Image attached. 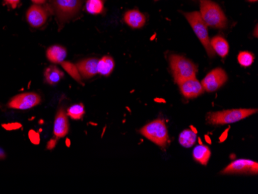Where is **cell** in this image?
I'll list each match as a JSON object with an SVG mask.
<instances>
[{"label": "cell", "instance_id": "cell-17", "mask_svg": "<svg viewBox=\"0 0 258 194\" xmlns=\"http://www.w3.org/2000/svg\"><path fill=\"white\" fill-rule=\"evenodd\" d=\"M64 77V74L56 66H50L46 68L44 72V79L46 83L50 85H55L61 81Z\"/></svg>", "mask_w": 258, "mask_h": 194}, {"label": "cell", "instance_id": "cell-6", "mask_svg": "<svg viewBox=\"0 0 258 194\" xmlns=\"http://www.w3.org/2000/svg\"><path fill=\"white\" fill-rule=\"evenodd\" d=\"M184 16L189 22L199 40H201L208 56L213 58L215 56V52L214 51L210 44L207 26L203 20L201 14L199 12L186 13L184 14Z\"/></svg>", "mask_w": 258, "mask_h": 194}, {"label": "cell", "instance_id": "cell-11", "mask_svg": "<svg viewBox=\"0 0 258 194\" xmlns=\"http://www.w3.org/2000/svg\"><path fill=\"white\" fill-rule=\"evenodd\" d=\"M181 93L187 99L197 98L204 94V89L201 82L196 78L184 80L178 84Z\"/></svg>", "mask_w": 258, "mask_h": 194}, {"label": "cell", "instance_id": "cell-25", "mask_svg": "<svg viewBox=\"0 0 258 194\" xmlns=\"http://www.w3.org/2000/svg\"><path fill=\"white\" fill-rule=\"evenodd\" d=\"M4 1L13 9L17 8L20 2V0H4Z\"/></svg>", "mask_w": 258, "mask_h": 194}, {"label": "cell", "instance_id": "cell-23", "mask_svg": "<svg viewBox=\"0 0 258 194\" xmlns=\"http://www.w3.org/2000/svg\"><path fill=\"white\" fill-rule=\"evenodd\" d=\"M61 66L73 79H75L78 83L82 84V82H81V75L76 65L74 64L72 62L63 61L61 63Z\"/></svg>", "mask_w": 258, "mask_h": 194}, {"label": "cell", "instance_id": "cell-30", "mask_svg": "<svg viewBox=\"0 0 258 194\" xmlns=\"http://www.w3.org/2000/svg\"><path fill=\"white\" fill-rule=\"evenodd\" d=\"M156 1H158V0H156Z\"/></svg>", "mask_w": 258, "mask_h": 194}, {"label": "cell", "instance_id": "cell-1", "mask_svg": "<svg viewBox=\"0 0 258 194\" xmlns=\"http://www.w3.org/2000/svg\"><path fill=\"white\" fill-rule=\"evenodd\" d=\"M83 2L84 0H49L46 6L61 26L78 15Z\"/></svg>", "mask_w": 258, "mask_h": 194}, {"label": "cell", "instance_id": "cell-15", "mask_svg": "<svg viewBox=\"0 0 258 194\" xmlns=\"http://www.w3.org/2000/svg\"><path fill=\"white\" fill-rule=\"evenodd\" d=\"M67 50L60 45H53L46 50V58L53 63H61L67 57Z\"/></svg>", "mask_w": 258, "mask_h": 194}, {"label": "cell", "instance_id": "cell-3", "mask_svg": "<svg viewBox=\"0 0 258 194\" xmlns=\"http://www.w3.org/2000/svg\"><path fill=\"white\" fill-rule=\"evenodd\" d=\"M201 17L207 27L216 29L226 28L227 19L220 6L210 0H201Z\"/></svg>", "mask_w": 258, "mask_h": 194}, {"label": "cell", "instance_id": "cell-12", "mask_svg": "<svg viewBox=\"0 0 258 194\" xmlns=\"http://www.w3.org/2000/svg\"><path fill=\"white\" fill-rule=\"evenodd\" d=\"M69 133V121L68 114L64 108L58 109L55 116L54 125H53V134L57 140L63 138Z\"/></svg>", "mask_w": 258, "mask_h": 194}, {"label": "cell", "instance_id": "cell-10", "mask_svg": "<svg viewBox=\"0 0 258 194\" xmlns=\"http://www.w3.org/2000/svg\"><path fill=\"white\" fill-rule=\"evenodd\" d=\"M50 14L51 12L47 6L42 7L41 5L34 4L27 10L26 18L32 27L40 28L46 24Z\"/></svg>", "mask_w": 258, "mask_h": 194}, {"label": "cell", "instance_id": "cell-29", "mask_svg": "<svg viewBox=\"0 0 258 194\" xmlns=\"http://www.w3.org/2000/svg\"><path fill=\"white\" fill-rule=\"evenodd\" d=\"M248 1H250V2H256L257 0H248Z\"/></svg>", "mask_w": 258, "mask_h": 194}, {"label": "cell", "instance_id": "cell-28", "mask_svg": "<svg viewBox=\"0 0 258 194\" xmlns=\"http://www.w3.org/2000/svg\"><path fill=\"white\" fill-rule=\"evenodd\" d=\"M6 157H7V155H6L5 152L0 148V159H6Z\"/></svg>", "mask_w": 258, "mask_h": 194}, {"label": "cell", "instance_id": "cell-9", "mask_svg": "<svg viewBox=\"0 0 258 194\" xmlns=\"http://www.w3.org/2000/svg\"><path fill=\"white\" fill-rule=\"evenodd\" d=\"M228 80L227 73L222 68H216L207 74V76L203 80V88L204 91L214 92L220 89Z\"/></svg>", "mask_w": 258, "mask_h": 194}, {"label": "cell", "instance_id": "cell-21", "mask_svg": "<svg viewBox=\"0 0 258 194\" xmlns=\"http://www.w3.org/2000/svg\"><path fill=\"white\" fill-rule=\"evenodd\" d=\"M86 10L88 14L92 15L102 14L104 10V0H88L86 3Z\"/></svg>", "mask_w": 258, "mask_h": 194}, {"label": "cell", "instance_id": "cell-8", "mask_svg": "<svg viewBox=\"0 0 258 194\" xmlns=\"http://www.w3.org/2000/svg\"><path fill=\"white\" fill-rule=\"evenodd\" d=\"M258 173V163L250 159H237L232 162L224 170L223 175L250 174L256 175Z\"/></svg>", "mask_w": 258, "mask_h": 194}, {"label": "cell", "instance_id": "cell-22", "mask_svg": "<svg viewBox=\"0 0 258 194\" xmlns=\"http://www.w3.org/2000/svg\"><path fill=\"white\" fill-rule=\"evenodd\" d=\"M67 114L72 119H81L85 114V106L83 104H75L68 108Z\"/></svg>", "mask_w": 258, "mask_h": 194}, {"label": "cell", "instance_id": "cell-13", "mask_svg": "<svg viewBox=\"0 0 258 194\" xmlns=\"http://www.w3.org/2000/svg\"><path fill=\"white\" fill-rule=\"evenodd\" d=\"M98 59L87 58L78 62L76 66L81 77L85 79H89L98 74Z\"/></svg>", "mask_w": 258, "mask_h": 194}, {"label": "cell", "instance_id": "cell-14", "mask_svg": "<svg viewBox=\"0 0 258 194\" xmlns=\"http://www.w3.org/2000/svg\"><path fill=\"white\" fill-rule=\"evenodd\" d=\"M124 21L132 28L140 29L146 24V17L138 10H128L124 14Z\"/></svg>", "mask_w": 258, "mask_h": 194}, {"label": "cell", "instance_id": "cell-16", "mask_svg": "<svg viewBox=\"0 0 258 194\" xmlns=\"http://www.w3.org/2000/svg\"><path fill=\"white\" fill-rule=\"evenodd\" d=\"M210 44L213 50L221 57H226L229 53L230 46L228 42L223 37L217 36L210 40Z\"/></svg>", "mask_w": 258, "mask_h": 194}, {"label": "cell", "instance_id": "cell-5", "mask_svg": "<svg viewBox=\"0 0 258 194\" xmlns=\"http://www.w3.org/2000/svg\"><path fill=\"white\" fill-rule=\"evenodd\" d=\"M141 134L152 143L165 148L169 142L167 127L163 120L156 119L148 123L140 130Z\"/></svg>", "mask_w": 258, "mask_h": 194}, {"label": "cell", "instance_id": "cell-27", "mask_svg": "<svg viewBox=\"0 0 258 194\" xmlns=\"http://www.w3.org/2000/svg\"><path fill=\"white\" fill-rule=\"evenodd\" d=\"M55 145H56V141H55V140H51V141L49 142V144L48 146H47V148L50 149V150H51V149H53V148L54 147Z\"/></svg>", "mask_w": 258, "mask_h": 194}, {"label": "cell", "instance_id": "cell-26", "mask_svg": "<svg viewBox=\"0 0 258 194\" xmlns=\"http://www.w3.org/2000/svg\"><path fill=\"white\" fill-rule=\"evenodd\" d=\"M31 1L37 5H43V4H46V0H31Z\"/></svg>", "mask_w": 258, "mask_h": 194}, {"label": "cell", "instance_id": "cell-20", "mask_svg": "<svg viewBox=\"0 0 258 194\" xmlns=\"http://www.w3.org/2000/svg\"><path fill=\"white\" fill-rule=\"evenodd\" d=\"M197 136L195 131L190 130H183L179 136V142L181 146L185 148H190L197 141Z\"/></svg>", "mask_w": 258, "mask_h": 194}, {"label": "cell", "instance_id": "cell-19", "mask_svg": "<svg viewBox=\"0 0 258 194\" xmlns=\"http://www.w3.org/2000/svg\"><path fill=\"white\" fill-rule=\"evenodd\" d=\"M114 60L111 56H104L98 60V72L102 76H109L114 71Z\"/></svg>", "mask_w": 258, "mask_h": 194}, {"label": "cell", "instance_id": "cell-4", "mask_svg": "<svg viewBox=\"0 0 258 194\" xmlns=\"http://www.w3.org/2000/svg\"><path fill=\"white\" fill-rule=\"evenodd\" d=\"M169 64L175 83L184 80L196 78L198 68L189 59L181 55L172 54L169 56Z\"/></svg>", "mask_w": 258, "mask_h": 194}, {"label": "cell", "instance_id": "cell-7", "mask_svg": "<svg viewBox=\"0 0 258 194\" xmlns=\"http://www.w3.org/2000/svg\"><path fill=\"white\" fill-rule=\"evenodd\" d=\"M42 98L36 92H24L13 97L7 104V107L13 109L28 110L41 103Z\"/></svg>", "mask_w": 258, "mask_h": 194}, {"label": "cell", "instance_id": "cell-18", "mask_svg": "<svg viewBox=\"0 0 258 194\" xmlns=\"http://www.w3.org/2000/svg\"><path fill=\"white\" fill-rule=\"evenodd\" d=\"M192 156L197 163L206 166L210 160L211 151L208 146L201 144L194 148Z\"/></svg>", "mask_w": 258, "mask_h": 194}, {"label": "cell", "instance_id": "cell-2", "mask_svg": "<svg viewBox=\"0 0 258 194\" xmlns=\"http://www.w3.org/2000/svg\"><path fill=\"white\" fill-rule=\"evenodd\" d=\"M257 112L254 108H239L208 113L207 123L213 125L228 124L241 121Z\"/></svg>", "mask_w": 258, "mask_h": 194}, {"label": "cell", "instance_id": "cell-24", "mask_svg": "<svg viewBox=\"0 0 258 194\" xmlns=\"http://www.w3.org/2000/svg\"><path fill=\"white\" fill-rule=\"evenodd\" d=\"M237 60L242 67L247 68V67H250L254 61V55L249 51L240 52L238 56H237Z\"/></svg>", "mask_w": 258, "mask_h": 194}]
</instances>
